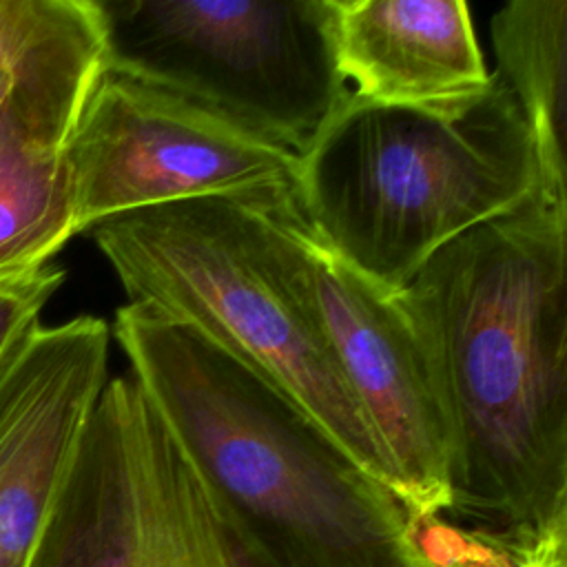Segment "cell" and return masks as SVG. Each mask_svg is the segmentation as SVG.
Instances as JSON below:
<instances>
[{"label": "cell", "instance_id": "obj_6", "mask_svg": "<svg viewBox=\"0 0 567 567\" xmlns=\"http://www.w3.org/2000/svg\"><path fill=\"white\" fill-rule=\"evenodd\" d=\"M24 567H261L133 374L106 381Z\"/></svg>", "mask_w": 567, "mask_h": 567}, {"label": "cell", "instance_id": "obj_10", "mask_svg": "<svg viewBox=\"0 0 567 567\" xmlns=\"http://www.w3.org/2000/svg\"><path fill=\"white\" fill-rule=\"evenodd\" d=\"M109 323L80 315L33 328L0 365V556L24 567L82 430L106 385Z\"/></svg>", "mask_w": 567, "mask_h": 567}, {"label": "cell", "instance_id": "obj_7", "mask_svg": "<svg viewBox=\"0 0 567 567\" xmlns=\"http://www.w3.org/2000/svg\"><path fill=\"white\" fill-rule=\"evenodd\" d=\"M270 266L317 330L416 518L450 505V436L419 330L401 299L357 272L306 221L297 193L252 197Z\"/></svg>", "mask_w": 567, "mask_h": 567}, {"label": "cell", "instance_id": "obj_8", "mask_svg": "<svg viewBox=\"0 0 567 567\" xmlns=\"http://www.w3.org/2000/svg\"><path fill=\"white\" fill-rule=\"evenodd\" d=\"M75 235L202 197L297 193L299 155L104 62L66 146Z\"/></svg>", "mask_w": 567, "mask_h": 567}, {"label": "cell", "instance_id": "obj_11", "mask_svg": "<svg viewBox=\"0 0 567 567\" xmlns=\"http://www.w3.org/2000/svg\"><path fill=\"white\" fill-rule=\"evenodd\" d=\"M330 33L339 75L370 102L454 106L492 82L463 0H330Z\"/></svg>", "mask_w": 567, "mask_h": 567}, {"label": "cell", "instance_id": "obj_2", "mask_svg": "<svg viewBox=\"0 0 567 567\" xmlns=\"http://www.w3.org/2000/svg\"><path fill=\"white\" fill-rule=\"evenodd\" d=\"M113 334L261 567H432L412 509L257 372L148 306Z\"/></svg>", "mask_w": 567, "mask_h": 567}, {"label": "cell", "instance_id": "obj_5", "mask_svg": "<svg viewBox=\"0 0 567 567\" xmlns=\"http://www.w3.org/2000/svg\"><path fill=\"white\" fill-rule=\"evenodd\" d=\"M106 64L301 155L348 84L330 0H97Z\"/></svg>", "mask_w": 567, "mask_h": 567}, {"label": "cell", "instance_id": "obj_13", "mask_svg": "<svg viewBox=\"0 0 567 567\" xmlns=\"http://www.w3.org/2000/svg\"><path fill=\"white\" fill-rule=\"evenodd\" d=\"M416 527L432 567H567V536L512 549L470 534L443 516L419 518Z\"/></svg>", "mask_w": 567, "mask_h": 567}, {"label": "cell", "instance_id": "obj_4", "mask_svg": "<svg viewBox=\"0 0 567 567\" xmlns=\"http://www.w3.org/2000/svg\"><path fill=\"white\" fill-rule=\"evenodd\" d=\"M91 230L128 303L190 326L241 361L392 492L379 441L270 266L252 197L164 204L104 219Z\"/></svg>", "mask_w": 567, "mask_h": 567}, {"label": "cell", "instance_id": "obj_3", "mask_svg": "<svg viewBox=\"0 0 567 567\" xmlns=\"http://www.w3.org/2000/svg\"><path fill=\"white\" fill-rule=\"evenodd\" d=\"M538 188L529 128L498 75L481 95L439 109L348 93L299 155L297 175L310 228L388 292Z\"/></svg>", "mask_w": 567, "mask_h": 567}, {"label": "cell", "instance_id": "obj_12", "mask_svg": "<svg viewBox=\"0 0 567 567\" xmlns=\"http://www.w3.org/2000/svg\"><path fill=\"white\" fill-rule=\"evenodd\" d=\"M496 75L529 128L540 190L567 204V0H512L492 16Z\"/></svg>", "mask_w": 567, "mask_h": 567}, {"label": "cell", "instance_id": "obj_9", "mask_svg": "<svg viewBox=\"0 0 567 567\" xmlns=\"http://www.w3.org/2000/svg\"><path fill=\"white\" fill-rule=\"evenodd\" d=\"M106 62L95 13H71L13 58L0 106V277L38 268L75 235L66 146Z\"/></svg>", "mask_w": 567, "mask_h": 567}, {"label": "cell", "instance_id": "obj_14", "mask_svg": "<svg viewBox=\"0 0 567 567\" xmlns=\"http://www.w3.org/2000/svg\"><path fill=\"white\" fill-rule=\"evenodd\" d=\"M64 281V270L44 264L0 277V365L40 326V315Z\"/></svg>", "mask_w": 567, "mask_h": 567}, {"label": "cell", "instance_id": "obj_1", "mask_svg": "<svg viewBox=\"0 0 567 567\" xmlns=\"http://www.w3.org/2000/svg\"><path fill=\"white\" fill-rule=\"evenodd\" d=\"M450 436L452 525L525 549L567 536V204L538 188L401 290Z\"/></svg>", "mask_w": 567, "mask_h": 567}, {"label": "cell", "instance_id": "obj_15", "mask_svg": "<svg viewBox=\"0 0 567 567\" xmlns=\"http://www.w3.org/2000/svg\"><path fill=\"white\" fill-rule=\"evenodd\" d=\"M9 84H11V75H9V71L4 66H0V106H2L4 97H7Z\"/></svg>", "mask_w": 567, "mask_h": 567}]
</instances>
